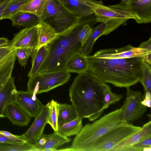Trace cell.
<instances>
[{
	"mask_svg": "<svg viewBox=\"0 0 151 151\" xmlns=\"http://www.w3.org/2000/svg\"><path fill=\"white\" fill-rule=\"evenodd\" d=\"M87 57L88 70L104 83L127 88L139 82L142 77L143 58L107 59L96 58L92 55Z\"/></svg>",
	"mask_w": 151,
	"mask_h": 151,
	"instance_id": "1",
	"label": "cell"
},
{
	"mask_svg": "<svg viewBox=\"0 0 151 151\" xmlns=\"http://www.w3.org/2000/svg\"><path fill=\"white\" fill-rule=\"evenodd\" d=\"M102 83L88 70L75 78L69 89V96L78 117L93 121L103 113L104 110L101 87Z\"/></svg>",
	"mask_w": 151,
	"mask_h": 151,
	"instance_id": "2",
	"label": "cell"
},
{
	"mask_svg": "<svg viewBox=\"0 0 151 151\" xmlns=\"http://www.w3.org/2000/svg\"><path fill=\"white\" fill-rule=\"evenodd\" d=\"M82 26L78 27L67 34L58 36L48 44V53L39 73L65 70L69 60L82 50L83 46L78 38Z\"/></svg>",
	"mask_w": 151,
	"mask_h": 151,
	"instance_id": "3",
	"label": "cell"
},
{
	"mask_svg": "<svg viewBox=\"0 0 151 151\" xmlns=\"http://www.w3.org/2000/svg\"><path fill=\"white\" fill-rule=\"evenodd\" d=\"M125 122L121 108L83 126L67 151H91L96 141L107 132Z\"/></svg>",
	"mask_w": 151,
	"mask_h": 151,
	"instance_id": "4",
	"label": "cell"
},
{
	"mask_svg": "<svg viewBox=\"0 0 151 151\" xmlns=\"http://www.w3.org/2000/svg\"><path fill=\"white\" fill-rule=\"evenodd\" d=\"M82 19L68 12L56 0H46L40 20L50 24L59 36L67 34L84 24H82Z\"/></svg>",
	"mask_w": 151,
	"mask_h": 151,
	"instance_id": "5",
	"label": "cell"
},
{
	"mask_svg": "<svg viewBox=\"0 0 151 151\" xmlns=\"http://www.w3.org/2000/svg\"><path fill=\"white\" fill-rule=\"evenodd\" d=\"M70 76L65 70L39 73L29 78L28 91L36 95L47 92L67 83Z\"/></svg>",
	"mask_w": 151,
	"mask_h": 151,
	"instance_id": "6",
	"label": "cell"
},
{
	"mask_svg": "<svg viewBox=\"0 0 151 151\" xmlns=\"http://www.w3.org/2000/svg\"><path fill=\"white\" fill-rule=\"evenodd\" d=\"M142 127L124 122L111 130L99 138L91 151L110 150L115 146L139 130Z\"/></svg>",
	"mask_w": 151,
	"mask_h": 151,
	"instance_id": "7",
	"label": "cell"
},
{
	"mask_svg": "<svg viewBox=\"0 0 151 151\" xmlns=\"http://www.w3.org/2000/svg\"><path fill=\"white\" fill-rule=\"evenodd\" d=\"M143 95L139 91L127 88L125 100L120 108L122 110L124 122L131 123L142 117L147 110V107L141 102Z\"/></svg>",
	"mask_w": 151,
	"mask_h": 151,
	"instance_id": "8",
	"label": "cell"
},
{
	"mask_svg": "<svg viewBox=\"0 0 151 151\" xmlns=\"http://www.w3.org/2000/svg\"><path fill=\"white\" fill-rule=\"evenodd\" d=\"M94 14L97 21L102 22L112 19L134 20L137 23L139 18L129 5L121 2L115 5H99L96 9Z\"/></svg>",
	"mask_w": 151,
	"mask_h": 151,
	"instance_id": "9",
	"label": "cell"
},
{
	"mask_svg": "<svg viewBox=\"0 0 151 151\" xmlns=\"http://www.w3.org/2000/svg\"><path fill=\"white\" fill-rule=\"evenodd\" d=\"M128 20L112 19L101 23L94 28L90 37L83 46L81 52L87 56L91 52L94 44L100 37L107 35L117 29Z\"/></svg>",
	"mask_w": 151,
	"mask_h": 151,
	"instance_id": "10",
	"label": "cell"
},
{
	"mask_svg": "<svg viewBox=\"0 0 151 151\" xmlns=\"http://www.w3.org/2000/svg\"><path fill=\"white\" fill-rule=\"evenodd\" d=\"M151 53L146 49L128 45L118 48L103 49L96 52L92 56L96 58L107 59L144 58Z\"/></svg>",
	"mask_w": 151,
	"mask_h": 151,
	"instance_id": "11",
	"label": "cell"
},
{
	"mask_svg": "<svg viewBox=\"0 0 151 151\" xmlns=\"http://www.w3.org/2000/svg\"><path fill=\"white\" fill-rule=\"evenodd\" d=\"M56 0L68 12L83 18L94 14L96 8L103 3L101 0Z\"/></svg>",
	"mask_w": 151,
	"mask_h": 151,
	"instance_id": "12",
	"label": "cell"
},
{
	"mask_svg": "<svg viewBox=\"0 0 151 151\" xmlns=\"http://www.w3.org/2000/svg\"><path fill=\"white\" fill-rule=\"evenodd\" d=\"M49 109L46 105H44L28 130L22 134L24 140L30 144L35 145L43 134L48 115Z\"/></svg>",
	"mask_w": 151,
	"mask_h": 151,
	"instance_id": "13",
	"label": "cell"
},
{
	"mask_svg": "<svg viewBox=\"0 0 151 151\" xmlns=\"http://www.w3.org/2000/svg\"><path fill=\"white\" fill-rule=\"evenodd\" d=\"M37 27V25L21 30L15 35L10 46L13 49L24 47L36 49L38 41Z\"/></svg>",
	"mask_w": 151,
	"mask_h": 151,
	"instance_id": "14",
	"label": "cell"
},
{
	"mask_svg": "<svg viewBox=\"0 0 151 151\" xmlns=\"http://www.w3.org/2000/svg\"><path fill=\"white\" fill-rule=\"evenodd\" d=\"M14 101L31 117L36 116L44 105L36 95L28 91H17Z\"/></svg>",
	"mask_w": 151,
	"mask_h": 151,
	"instance_id": "15",
	"label": "cell"
},
{
	"mask_svg": "<svg viewBox=\"0 0 151 151\" xmlns=\"http://www.w3.org/2000/svg\"><path fill=\"white\" fill-rule=\"evenodd\" d=\"M71 141V139L57 132L49 134H43L35 145L38 151H55L59 147Z\"/></svg>",
	"mask_w": 151,
	"mask_h": 151,
	"instance_id": "16",
	"label": "cell"
},
{
	"mask_svg": "<svg viewBox=\"0 0 151 151\" xmlns=\"http://www.w3.org/2000/svg\"><path fill=\"white\" fill-rule=\"evenodd\" d=\"M4 115L13 124L20 126H27L31 118L14 101L10 102L6 105Z\"/></svg>",
	"mask_w": 151,
	"mask_h": 151,
	"instance_id": "17",
	"label": "cell"
},
{
	"mask_svg": "<svg viewBox=\"0 0 151 151\" xmlns=\"http://www.w3.org/2000/svg\"><path fill=\"white\" fill-rule=\"evenodd\" d=\"M129 5L138 15V24L151 22V0H129Z\"/></svg>",
	"mask_w": 151,
	"mask_h": 151,
	"instance_id": "18",
	"label": "cell"
},
{
	"mask_svg": "<svg viewBox=\"0 0 151 151\" xmlns=\"http://www.w3.org/2000/svg\"><path fill=\"white\" fill-rule=\"evenodd\" d=\"M17 91L14 78L12 76L0 91V117H5V107L9 103L14 101Z\"/></svg>",
	"mask_w": 151,
	"mask_h": 151,
	"instance_id": "19",
	"label": "cell"
},
{
	"mask_svg": "<svg viewBox=\"0 0 151 151\" xmlns=\"http://www.w3.org/2000/svg\"><path fill=\"white\" fill-rule=\"evenodd\" d=\"M150 136H151L150 121L144 124L139 130L115 146L110 151H120L122 149L131 146Z\"/></svg>",
	"mask_w": 151,
	"mask_h": 151,
	"instance_id": "20",
	"label": "cell"
},
{
	"mask_svg": "<svg viewBox=\"0 0 151 151\" xmlns=\"http://www.w3.org/2000/svg\"><path fill=\"white\" fill-rule=\"evenodd\" d=\"M16 56L14 49L0 60V91L12 77Z\"/></svg>",
	"mask_w": 151,
	"mask_h": 151,
	"instance_id": "21",
	"label": "cell"
},
{
	"mask_svg": "<svg viewBox=\"0 0 151 151\" xmlns=\"http://www.w3.org/2000/svg\"><path fill=\"white\" fill-rule=\"evenodd\" d=\"M37 30L38 41L36 49L48 45L58 36L55 29L44 21H41L37 24Z\"/></svg>",
	"mask_w": 151,
	"mask_h": 151,
	"instance_id": "22",
	"label": "cell"
},
{
	"mask_svg": "<svg viewBox=\"0 0 151 151\" xmlns=\"http://www.w3.org/2000/svg\"><path fill=\"white\" fill-rule=\"evenodd\" d=\"M12 25L18 27H30L37 25L41 21L36 15L24 11L19 12L10 19Z\"/></svg>",
	"mask_w": 151,
	"mask_h": 151,
	"instance_id": "23",
	"label": "cell"
},
{
	"mask_svg": "<svg viewBox=\"0 0 151 151\" xmlns=\"http://www.w3.org/2000/svg\"><path fill=\"white\" fill-rule=\"evenodd\" d=\"M88 67L87 56L81 52L76 54L69 60L66 64L65 70L70 73L79 74L87 71Z\"/></svg>",
	"mask_w": 151,
	"mask_h": 151,
	"instance_id": "24",
	"label": "cell"
},
{
	"mask_svg": "<svg viewBox=\"0 0 151 151\" xmlns=\"http://www.w3.org/2000/svg\"><path fill=\"white\" fill-rule=\"evenodd\" d=\"M48 51V45L34 50L31 56L32 67L28 74L29 77H32L39 73L40 68L47 55Z\"/></svg>",
	"mask_w": 151,
	"mask_h": 151,
	"instance_id": "25",
	"label": "cell"
},
{
	"mask_svg": "<svg viewBox=\"0 0 151 151\" xmlns=\"http://www.w3.org/2000/svg\"><path fill=\"white\" fill-rule=\"evenodd\" d=\"M82 120V119L78 116L74 120L59 126L57 132L66 137L76 135L78 134L83 127Z\"/></svg>",
	"mask_w": 151,
	"mask_h": 151,
	"instance_id": "26",
	"label": "cell"
},
{
	"mask_svg": "<svg viewBox=\"0 0 151 151\" xmlns=\"http://www.w3.org/2000/svg\"><path fill=\"white\" fill-rule=\"evenodd\" d=\"M77 117L76 110L72 104H60L58 117V127L74 120Z\"/></svg>",
	"mask_w": 151,
	"mask_h": 151,
	"instance_id": "27",
	"label": "cell"
},
{
	"mask_svg": "<svg viewBox=\"0 0 151 151\" xmlns=\"http://www.w3.org/2000/svg\"><path fill=\"white\" fill-rule=\"evenodd\" d=\"M101 87L103 95L104 110L110 105L119 101L123 97L122 95L113 93L110 86L106 83H101Z\"/></svg>",
	"mask_w": 151,
	"mask_h": 151,
	"instance_id": "28",
	"label": "cell"
},
{
	"mask_svg": "<svg viewBox=\"0 0 151 151\" xmlns=\"http://www.w3.org/2000/svg\"><path fill=\"white\" fill-rule=\"evenodd\" d=\"M31 0H12L4 9L0 20L10 19L15 14L20 11Z\"/></svg>",
	"mask_w": 151,
	"mask_h": 151,
	"instance_id": "29",
	"label": "cell"
},
{
	"mask_svg": "<svg viewBox=\"0 0 151 151\" xmlns=\"http://www.w3.org/2000/svg\"><path fill=\"white\" fill-rule=\"evenodd\" d=\"M60 103L52 99L46 104L49 109L47 123L54 131L57 132L58 127V117Z\"/></svg>",
	"mask_w": 151,
	"mask_h": 151,
	"instance_id": "30",
	"label": "cell"
},
{
	"mask_svg": "<svg viewBox=\"0 0 151 151\" xmlns=\"http://www.w3.org/2000/svg\"><path fill=\"white\" fill-rule=\"evenodd\" d=\"M37 151L35 145L27 142L23 143H0V151Z\"/></svg>",
	"mask_w": 151,
	"mask_h": 151,
	"instance_id": "31",
	"label": "cell"
},
{
	"mask_svg": "<svg viewBox=\"0 0 151 151\" xmlns=\"http://www.w3.org/2000/svg\"><path fill=\"white\" fill-rule=\"evenodd\" d=\"M46 3V0H31L20 11L33 14L37 16L40 20Z\"/></svg>",
	"mask_w": 151,
	"mask_h": 151,
	"instance_id": "32",
	"label": "cell"
},
{
	"mask_svg": "<svg viewBox=\"0 0 151 151\" xmlns=\"http://www.w3.org/2000/svg\"><path fill=\"white\" fill-rule=\"evenodd\" d=\"M143 86L145 92H151V69L150 65L143 60L142 66V77L139 81Z\"/></svg>",
	"mask_w": 151,
	"mask_h": 151,
	"instance_id": "33",
	"label": "cell"
},
{
	"mask_svg": "<svg viewBox=\"0 0 151 151\" xmlns=\"http://www.w3.org/2000/svg\"><path fill=\"white\" fill-rule=\"evenodd\" d=\"M14 49L19 63L21 66L25 68L29 57L31 56L35 50L24 47H18Z\"/></svg>",
	"mask_w": 151,
	"mask_h": 151,
	"instance_id": "34",
	"label": "cell"
},
{
	"mask_svg": "<svg viewBox=\"0 0 151 151\" xmlns=\"http://www.w3.org/2000/svg\"><path fill=\"white\" fill-rule=\"evenodd\" d=\"M92 30L93 28L89 24H85L82 26L78 34V38L83 46L90 37Z\"/></svg>",
	"mask_w": 151,
	"mask_h": 151,
	"instance_id": "35",
	"label": "cell"
},
{
	"mask_svg": "<svg viewBox=\"0 0 151 151\" xmlns=\"http://www.w3.org/2000/svg\"><path fill=\"white\" fill-rule=\"evenodd\" d=\"M134 151H142L144 148L151 147V136L145 138L130 146Z\"/></svg>",
	"mask_w": 151,
	"mask_h": 151,
	"instance_id": "36",
	"label": "cell"
},
{
	"mask_svg": "<svg viewBox=\"0 0 151 151\" xmlns=\"http://www.w3.org/2000/svg\"><path fill=\"white\" fill-rule=\"evenodd\" d=\"M0 133L16 143L27 142L24 140L22 134L20 135H15L9 132L3 130H0Z\"/></svg>",
	"mask_w": 151,
	"mask_h": 151,
	"instance_id": "37",
	"label": "cell"
},
{
	"mask_svg": "<svg viewBox=\"0 0 151 151\" xmlns=\"http://www.w3.org/2000/svg\"><path fill=\"white\" fill-rule=\"evenodd\" d=\"M14 49L10 45L0 47V60L9 54Z\"/></svg>",
	"mask_w": 151,
	"mask_h": 151,
	"instance_id": "38",
	"label": "cell"
},
{
	"mask_svg": "<svg viewBox=\"0 0 151 151\" xmlns=\"http://www.w3.org/2000/svg\"><path fill=\"white\" fill-rule=\"evenodd\" d=\"M151 92H145L144 99L141 102L142 104L147 107L151 108Z\"/></svg>",
	"mask_w": 151,
	"mask_h": 151,
	"instance_id": "39",
	"label": "cell"
},
{
	"mask_svg": "<svg viewBox=\"0 0 151 151\" xmlns=\"http://www.w3.org/2000/svg\"><path fill=\"white\" fill-rule=\"evenodd\" d=\"M138 47L147 50L151 52V37H150L147 41L142 42Z\"/></svg>",
	"mask_w": 151,
	"mask_h": 151,
	"instance_id": "40",
	"label": "cell"
},
{
	"mask_svg": "<svg viewBox=\"0 0 151 151\" xmlns=\"http://www.w3.org/2000/svg\"><path fill=\"white\" fill-rule=\"evenodd\" d=\"M12 0H6L0 5V20L1 17L4 10Z\"/></svg>",
	"mask_w": 151,
	"mask_h": 151,
	"instance_id": "41",
	"label": "cell"
},
{
	"mask_svg": "<svg viewBox=\"0 0 151 151\" xmlns=\"http://www.w3.org/2000/svg\"><path fill=\"white\" fill-rule=\"evenodd\" d=\"M0 143H16L15 142L9 139L4 135L0 133Z\"/></svg>",
	"mask_w": 151,
	"mask_h": 151,
	"instance_id": "42",
	"label": "cell"
},
{
	"mask_svg": "<svg viewBox=\"0 0 151 151\" xmlns=\"http://www.w3.org/2000/svg\"><path fill=\"white\" fill-rule=\"evenodd\" d=\"M9 41L7 38H0V47L9 45Z\"/></svg>",
	"mask_w": 151,
	"mask_h": 151,
	"instance_id": "43",
	"label": "cell"
},
{
	"mask_svg": "<svg viewBox=\"0 0 151 151\" xmlns=\"http://www.w3.org/2000/svg\"><path fill=\"white\" fill-rule=\"evenodd\" d=\"M144 60L148 64L151 65V53L144 58Z\"/></svg>",
	"mask_w": 151,
	"mask_h": 151,
	"instance_id": "44",
	"label": "cell"
},
{
	"mask_svg": "<svg viewBox=\"0 0 151 151\" xmlns=\"http://www.w3.org/2000/svg\"><path fill=\"white\" fill-rule=\"evenodd\" d=\"M122 1L127 4L129 5V0H122Z\"/></svg>",
	"mask_w": 151,
	"mask_h": 151,
	"instance_id": "45",
	"label": "cell"
},
{
	"mask_svg": "<svg viewBox=\"0 0 151 151\" xmlns=\"http://www.w3.org/2000/svg\"><path fill=\"white\" fill-rule=\"evenodd\" d=\"M6 0H0V5L4 2Z\"/></svg>",
	"mask_w": 151,
	"mask_h": 151,
	"instance_id": "46",
	"label": "cell"
}]
</instances>
